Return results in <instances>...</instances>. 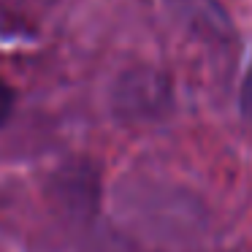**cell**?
I'll list each match as a JSON object with an SVG mask.
<instances>
[{
  "instance_id": "cell-1",
  "label": "cell",
  "mask_w": 252,
  "mask_h": 252,
  "mask_svg": "<svg viewBox=\"0 0 252 252\" xmlns=\"http://www.w3.org/2000/svg\"><path fill=\"white\" fill-rule=\"evenodd\" d=\"M117 109L122 117H155L163 111L168 98V82L163 73L152 68H138L120 79V87L114 93Z\"/></svg>"
},
{
  "instance_id": "cell-2",
  "label": "cell",
  "mask_w": 252,
  "mask_h": 252,
  "mask_svg": "<svg viewBox=\"0 0 252 252\" xmlns=\"http://www.w3.org/2000/svg\"><path fill=\"white\" fill-rule=\"evenodd\" d=\"M14 103H17V98H14V90L8 87L6 82H0V127L6 125L8 120H11Z\"/></svg>"
},
{
  "instance_id": "cell-3",
  "label": "cell",
  "mask_w": 252,
  "mask_h": 252,
  "mask_svg": "<svg viewBox=\"0 0 252 252\" xmlns=\"http://www.w3.org/2000/svg\"><path fill=\"white\" fill-rule=\"evenodd\" d=\"M241 109L247 117H252V71L247 73L244 84H241Z\"/></svg>"
}]
</instances>
